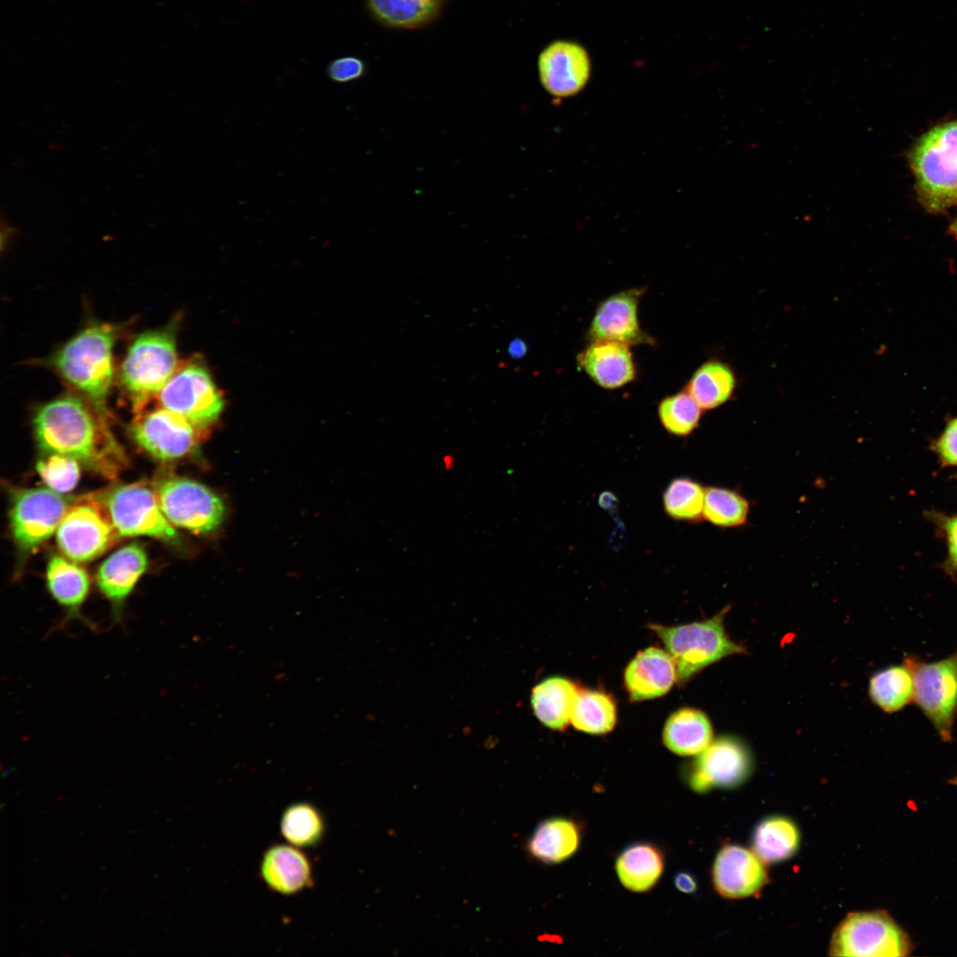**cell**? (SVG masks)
<instances>
[{"mask_svg": "<svg viewBox=\"0 0 957 957\" xmlns=\"http://www.w3.org/2000/svg\"><path fill=\"white\" fill-rule=\"evenodd\" d=\"M665 866L663 851L656 844L637 842L627 845L617 857L615 869L621 884L630 891H650L659 882Z\"/></svg>", "mask_w": 957, "mask_h": 957, "instance_id": "24", "label": "cell"}, {"mask_svg": "<svg viewBox=\"0 0 957 957\" xmlns=\"http://www.w3.org/2000/svg\"><path fill=\"white\" fill-rule=\"evenodd\" d=\"M526 351V346L523 340L516 339L510 342L509 346L510 355L515 358L522 357Z\"/></svg>", "mask_w": 957, "mask_h": 957, "instance_id": "41", "label": "cell"}, {"mask_svg": "<svg viewBox=\"0 0 957 957\" xmlns=\"http://www.w3.org/2000/svg\"><path fill=\"white\" fill-rule=\"evenodd\" d=\"M121 536H149L173 542L178 535L158 503L154 490L143 482L118 485L86 495Z\"/></svg>", "mask_w": 957, "mask_h": 957, "instance_id": "5", "label": "cell"}, {"mask_svg": "<svg viewBox=\"0 0 957 957\" xmlns=\"http://www.w3.org/2000/svg\"><path fill=\"white\" fill-rule=\"evenodd\" d=\"M75 459L59 455L48 454L36 464L39 476L48 487L59 494L73 490L80 478V465Z\"/></svg>", "mask_w": 957, "mask_h": 957, "instance_id": "36", "label": "cell"}, {"mask_svg": "<svg viewBox=\"0 0 957 957\" xmlns=\"http://www.w3.org/2000/svg\"><path fill=\"white\" fill-rule=\"evenodd\" d=\"M446 0H365L370 15L392 28L415 29L435 20Z\"/></svg>", "mask_w": 957, "mask_h": 957, "instance_id": "26", "label": "cell"}, {"mask_svg": "<svg viewBox=\"0 0 957 957\" xmlns=\"http://www.w3.org/2000/svg\"><path fill=\"white\" fill-rule=\"evenodd\" d=\"M581 826L575 820L556 816L541 821L526 843L531 858L545 865L560 864L580 849Z\"/></svg>", "mask_w": 957, "mask_h": 957, "instance_id": "23", "label": "cell"}, {"mask_svg": "<svg viewBox=\"0 0 957 957\" xmlns=\"http://www.w3.org/2000/svg\"><path fill=\"white\" fill-rule=\"evenodd\" d=\"M750 503L735 490L709 486L705 488L703 517L721 528L743 525L748 519Z\"/></svg>", "mask_w": 957, "mask_h": 957, "instance_id": "33", "label": "cell"}, {"mask_svg": "<svg viewBox=\"0 0 957 957\" xmlns=\"http://www.w3.org/2000/svg\"><path fill=\"white\" fill-rule=\"evenodd\" d=\"M121 327L92 323L66 341L47 362L49 365L107 419V399L113 381V351Z\"/></svg>", "mask_w": 957, "mask_h": 957, "instance_id": "2", "label": "cell"}, {"mask_svg": "<svg viewBox=\"0 0 957 957\" xmlns=\"http://www.w3.org/2000/svg\"><path fill=\"white\" fill-rule=\"evenodd\" d=\"M179 317L137 335L121 362L119 378L135 412L148 406L179 365L176 335Z\"/></svg>", "mask_w": 957, "mask_h": 957, "instance_id": "4", "label": "cell"}, {"mask_svg": "<svg viewBox=\"0 0 957 957\" xmlns=\"http://www.w3.org/2000/svg\"><path fill=\"white\" fill-rule=\"evenodd\" d=\"M705 488L694 479L680 477L673 479L663 494L666 515L677 521L696 523L703 517Z\"/></svg>", "mask_w": 957, "mask_h": 957, "instance_id": "34", "label": "cell"}, {"mask_svg": "<svg viewBox=\"0 0 957 957\" xmlns=\"http://www.w3.org/2000/svg\"><path fill=\"white\" fill-rule=\"evenodd\" d=\"M950 233L957 238V216L953 219L949 226Z\"/></svg>", "mask_w": 957, "mask_h": 957, "instance_id": "42", "label": "cell"}, {"mask_svg": "<svg viewBox=\"0 0 957 957\" xmlns=\"http://www.w3.org/2000/svg\"><path fill=\"white\" fill-rule=\"evenodd\" d=\"M737 385V376L732 366L713 358L694 371L684 389L704 410H711L731 401Z\"/></svg>", "mask_w": 957, "mask_h": 957, "instance_id": "25", "label": "cell"}, {"mask_svg": "<svg viewBox=\"0 0 957 957\" xmlns=\"http://www.w3.org/2000/svg\"><path fill=\"white\" fill-rule=\"evenodd\" d=\"M673 883L679 891L685 894H692L697 889L696 878L690 873L685 871H681L675 875Z\"/></svg>", "mask_w": 957, "mask_h": 957, "instance_id": "40", "label": "cell"}, {"mask_svg": "<svg viewBox=\"0 0 957 957\" xmlns=\"http://www.w3.org/2000/svg\"><path fill=\"white\" fill-rule=\"evenodd\" d=\"M453 461H454L453 457H451L450 455H446L444 457V459H443V463L445 465V468L449 469V468L453 467V463H454Z\"/></svg>", "mask_w": 957, "mask_h": 957, "instance_id": "43", "label": "cell"}, {"mask_svg": "<svg viewBox=\"0 0 957 957\" xmlns=\"http://www.w3.org/2000/svg\"><path fill=\"white\" fill-rule=\"evenodd\" d=\"M943 528L946 536L949 561L957 569V516L945 518Z\"/></svg>", "mask_w": 957, "mask_h": 957, "instance_id": "39", "label": "cell"}, {"mask_svg": "<svg viewBox=\"0 0 957 957\" xmlns=\"http://www.w3.org/2000/svg\"><path fill=\"white\" fill-rule=\"evenodd\" d=\"M932 447L944 464L957 466V416L946 423Z\"/></svg>", "mask_w": 957, "mask_h": 957, "instance_id": "38", "label": "cell"}, {"mask_svg": "<svg viewBox=\"0 0 957 957\" xmlns=\"http://www.w3.org/2000/svg\"><path fill=\"white\" fill-rule=\"evenodd\" d=\"M152 488L160 510L175 526L206 534L217 530L225 518L222 498L198 481L167 475L155 480Z\"/></svg>", "mask_w": 957, "mask_h": 957, "instance_id": "7", "label": "cell"}, {"mask_svg": "<svg viewBox=\"0 0 957 957\" xmlns=\"http://www.w3.org/2000/svg\"><path fill=\"white\" fill-rule=\"evenodd\" d=\"M704 409L685 390L666 396L658 404L657 414L665 430L672 435L685 437L699 425Z\"/></svg>", "mask_w": 957, "mask_h": 957, "instance_id": "35", "label": "cell"}, {"mask_svg": "<svg viewBox=\"0 0 957 957\" xmlns=\"http://www.w3.org/2000/svg\"><path fill=\"white\" fill-rule=\"evenodd\" d=\"M728 608L704 621L675 626H650L673 657L680 682L722 657L743 652V648L725 633L723 620Z\"/></svg>", "mask_w": 957, "mask_h": 957, "instance_id": "6", "label": "cell"}, {"mask_svg": "<svg viewBox=\"0 0 957 957\" xmlns=\"http://www.w3.org/2000/svg\"><path fill=\"white\" fill-rule=\"evenodd\" d=\"M873 702L886 712H895L914 700V678L906 659L903 665L890 666L875 673L869 682Z\"/></svg>", "mask_w": 957, "mask_h": 957, "instance_id": "30", "label": "cell"}, {"mask_svg": "<svg viewBox=\"0 0 957 957\" xmlns=\"http://www.w3.org/2000/svg\"><path fill=\"white\" fill-rule=\"evenodd\" d=\"M261 874L272 891L283 895L296 894L313 884L310 860L292 844L269 847L263 854Z\"/></svg>", "mask_w": 957, "mask_h": 957, "instance_id": "22", "label": "cell"}, {"mask_svg": "<svg viewBox=\"0 0 957 957\" xmlns=\"http://www.w3.org/2000/svg\"><path fill=\"white\" fill-rule=\"evenodd\" d=\"M577 362L596 385L608 390L626 385L636 377L630 346L618 341H590L577 355Z\"/></svg>", "mask_w": 957, "mask_h": 957, "instance_id": "19", "label": "cell"}, {"mask_svg": "<svg viewBox=\"0 0 957 957\" xmlns=\"http://www.w3.org/2000/svg\"><path fill=\"white\" fill-rule=\"evenodd\" d=\"M765 864L752 849L738 844L724 845L718 852L712 869L715 891L731 899L758 893L768 881Z\"/></svg>", "mask_w": 957, "mask_h": 957, "instance_id": "15", "label": "cell"}, {"mask_svg": "<svg viewBox=\"0 0 957 957\" xmlns=\"http://www.w3.org/2000/svg\"><path fill=\"white\" fill-rule=\"evenodd\" d=\"M643 292L644 288H632L602 300L590 323L589 340H612L630 346L651 344L652 338L642 330L638 317Z\"/></svg>", "mask_w": 957, "mask_h": 957, "instance_id": "16", "label": "cell"}, {"mask_svg": "<svg viewBox=\"0 0 957 957\" xmlns=\"http://www.w3.org/2000/svg\"><path fill=\"white\" fill-rule=\"evenodd\" d=\"M33 425L45 454L70 456L107 479L117 478L128 468V456L109 419L79 394H64L42 405Z\"/></svg>", "mask_w": 957, "mask_h": 957, "instance_id": "1", "label": "cell"}, {"mask_svg": "<svg viewBox=\"0 0 957 957\" xmlns=\"http://www.w3.org/2000/svg\"><path fill=\"white\" fill-rule=\"evenodd\" d=\"M907 661L914 678V700L939 736L950 740L957 709V650L934 662Z\"/></svg>", "mask_w": 957, "mask_h": 957, "instance_id": "10", "label": "cell"}, {"mask_svg": "<svg viewBox=\"0 0 957 957\" xmlns=\"http://www.w3.org/2000/svg\"><path fill=\"white\" fill-rule=\"evenodd\" d=\"M571 722L579 730L590 734L611 731L616 723V706L607 694L597 690H579Z\"/></svg>", "mask_w": 957, "mask_h": 957, "instance_id": "31", "label": "cell"}, {"mask_svg": "<svg viewBox=\"0 0 957 957\" xmlns=\"http://www.w3.org/2000/svg\"><path fill=\"white\" fill-rule=\"evenodd\" d=\"M712 730L704 713L685 708L672 714L664 728L663 740L673 752L689 756L700 753L711 743Z\"/></svg>", "mask_w": 957, "mask_h": 957, "instance_id": "28", "label": "cell"}, {"mask_svg": "<svg viewBox=\"0 0 957 957\" xmlns=\"http://www.w3.org/2000/svg\"><path fill=\"white\" fill-rule=\"evenodd\" d=\"M951 783L957 786V776L951 780Z\"/></svg>", "mask_w": 957, "mask_h": 957, "instance_id": "44", "label": "cell"}, {"mask_svg": "<svg viewBox=\"0 0 957 957\" xmlns=\"http://www.w3.org/2000/svg\"><path fill=\"white\" fill-rule=\"evenodd\" d=\"M752 850L767 864L791 858L798 850L800 832L793 821L782 815L762 820L752 833Z\"/></svg>", "mask_w": 957, "mask_h": 957, "instance_id": "29", "label": "cell"}, {"mask_svg": "<svg viewBox=\"0 0 957 957\" xmlns=\"http://www.w3.org/2000/svg\"><path fill=\"white\" fill-rule=\"evenodd\" d=\"M280 829L283 836L291 844L296 847H311L323 839L325 821L319 810L310 803H294L284 811Z\"/></svg>", "mask_w": 957, "mask_h": 957, "instance_id": "32", "label": "cell"}, {"mask_svg": "<svg viewBox=\"0 0 957 957\" xmlns=\"http://www.w3.org/2000/svg\"><path fill=\"white\" fill-rule=\"evenodd\" d=\"M203 432L183 416L159 405L136 411L130 424L136 444L154 458L167 462L191 454Z\"/></svg>", "mask_w": 957, "mask_h": 957, "instance_id": "12", "label": "cell"}, {"mask_svg": "<svg viewBox=\"0 0 957 957\" xmlns=\"http://www.w3.org/2000/svg\"><path fill=\"white\" fill-rule=\"evenodd\" d=\"M538 69L544 89L553 97L562 98L577 94L587 84L590 62L580 45L558 41L541 51Z\"/></svg>", "mask_w": 957, "mask_h": 957, "instance_id": "17", "label": "cell"}, {"mask_svg": "<svg viewBox=\"0 0 957 957\" xmlns=\"http://www.w3.org/2000/svg\"><path fill=\"white\" fill-rule=\"evenodd\" d=\"M676 679V666L671 655L654 647L638 653L625 671V685L633 701L663 696Z\"/></svg>", "mask_w": 957, "mask_h": 957, "instance_id": "21", "label": "cell"}, {"mask_svg": "<svg viewBox=\"0 0 957 957\" xmlns=\"http://www.w3.org/2000/svg\"><path fill=\"white\" fill-rule=\"evenodd\" d=\"M56 533L60 551L75 563L96 559L120 537L102 510L86 496L68 508Z\"/></svg>", "mask_w": 957, "mask_h": 957, "instance_id": "13", "label": "cell"}, {"mask_svg": "<svg viewBox=\"0 0 957 957\" xmlns=\"http://www.w3.org/2000/svg\"><path fill=\"white\" fill-rule=\"evenodd\" d=\"M366 64L359 57L343 56L331 60L326 69L328 78L336 83L355 82L366 74Z\"/></svg>", "mask_w": 957, "mask_h": 957, "instance_id": "37", "label": "cell"}, {"mask_svg": "<svg viewBox=\"0 0 957 957\" xmlns=\"http://www.w3.org/2000/svg\"><path fill=\"white\" fill-rule=\"evenodd\" d=\"M46 585L52 598L64 611L58 627H64L69 621L77 619L96 630V625L82 614V605L90 588L89 577L83 568L70 559L52 556L46 569Z\"/></svg>", "mask_w": 957, "mask_h": 957, "instance_id": "20", "label": "cell"}, {"mask_svg": "<svg viewBox=\"0 0 957 957\" xmlns=\"http://www.w3.org/2000/svg\"><path fill=\"white\" fill-rule=\"evenodd\" d=\"M910 941L894 920L882 911L848 914L835 930L829 945L832 956L899 957L908 954Z\"/></svg>", "mask_w": 957, "mask_h": 957, "instance_id": "9", "label": "cell"}, {"mask_svg": "<svg viewBox=\"0 0 957 957\" xmlns=\"http://www.w3.org/2000/svg\"><path fill=\"white\" fill-rule=\"evenodd\" d=\"M155 398L157 405L204 431L218 420L224 407L223 397L199 357L179 362Z\"/></svg>", "mask_w": 957, "mask_h": 957, "instance_id": "8", "label": "cell"}, {"mask_svg": "<svg viewBox=\"0 0 957 957\" xmlns=\"http://www.w3.org/2000/svg\"><path fill=\"white\" fill-rule=\"evenodd\" d=\"M579 689L562 677L548 678L532 691V706L539 720L552 729H564L571 721Z\"/></svg>", "mask_w": 957, "mask_h": 957, "instance_id": "27", "label": "cell"}, {"mask_svg": "<svg viewBox=\"0 0 957 957\" xmlns=\"http://www.w3.org/2000/svg\"><path fill=\"white\" fill-rule=\"evenodd\" d=\"M148 565L146 551L141 545L131 543L110 555L97 573L100 593L112 606L113 623L122 620L123 607Z\"/></svg>", "mask_w": 957, "mask_h": 957, "instance_id": "18", "label": "cell"}, {"mask_svg": "<svg viewBox=\"0 0 957 957\" xmlns=\"http://www.w3.org/2000/svg\"><path fill=\"white\" fill-rule=\"evenodd\" d=\"M751 758L737 740L722 737L704 749L688 774V784L696 792L713 788H732L741 784L750 774Z\"/></svg>", "mask_w": 957, "mask_h": 957, "instance_id": "14", "label": "cell"}, {"mask_svg": "<svg viewBox=\"0 0 957 957\" xmlns=\"http://www.w3.org/2000/svg\"><path fill=\"white\" fill-rule=\"evenodd\" d=\"M909 165L922 206L933 214L957 205V120L923 134L909 152Z\"/></svg>", "mask_w": 957, "mask_h": 957, "instance_id": "3", "label": "cell"}, {"mask_svg": "<svg viewBox=\"0 0 957 957\" xmlns=\"http://www.w3.org/2000/svg\"><path fill=\"white\" fill-rule=\"evenodd\" d=\"M69 507L61 494L50 488H23L15 492L10 525L19 552L32 553L46 541L57 531Z\"/></svg>", "mask_w": 957, "mask_h": 957, "instance_id": "11", "label": "cell"}]
</instances>
